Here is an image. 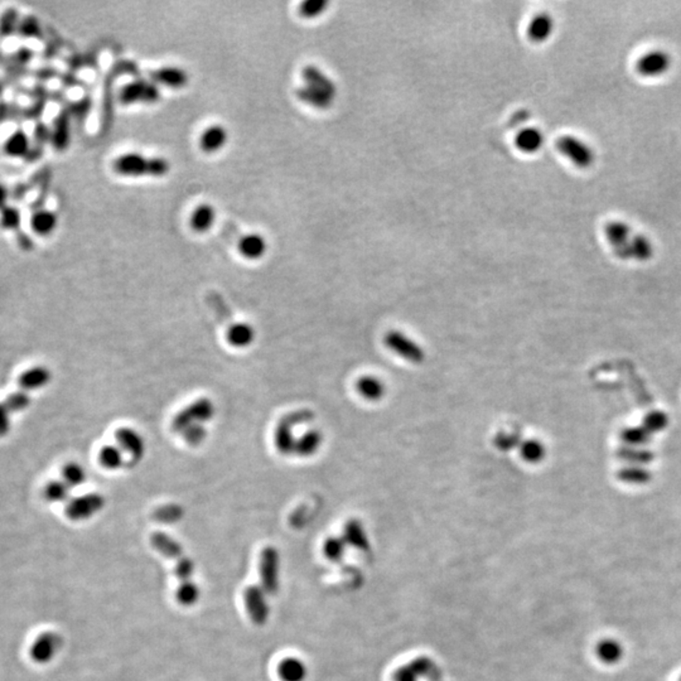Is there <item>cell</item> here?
I'll return each mask as SVG.
<instances>
[{
  "label": "cell",
  "instance_id": "obj_18",
  "mask_svg": "<svg viewBox=\"0 0 681 681\" xmlns=\"http://www.w3.org/2000/svg\"><path fill=\"white\" fill-rule=\"evenodd\" d=\"M52 373L48 368L33 366L28 368L19 376V386L24 391L39 390L50 384Z\"/></svg>",
  "mask_w": 681,
  "mask_h": 681
},
{
  "label": "cell",
  "instance_id": "obj_42",
  "mask_svg": "<svg viewBox=\"0 0 681 681\" xmlns=\"http://www.w3.org/2000/svg\"><path fill=\"white\" fill-rule=\"evenodd\" d=\"M182 437L187 442V445L197 447L202 445L207 438V429L202 424H194L192 427H189Z\"/></svg>",
  "mask_w": 681,
  "mask_h": 681
},
{
  "label": "cell",
  "instance_id": "obj_24",
  "mask_svg": "<svg viewBox=\"0 0 681 681\" xmlns=\"http://www.w3.org/2000/svg\"><path fill=\"white\" fill-rule=\"evenodd\" d=\"M554 31V19L548 13H539L529 24V37L534 42H544Z\"/></svg>",
  "mask_w": 681,
  "mask_h": 681
},
{
  "label": "cell",
  "instance_id": "obj_22",
  "mask_svg": "<svg viewBox=\"0 0 681 681\" xmlns=\"http://www.w3.org/2000/svg\"><path fill=\"white\" fill-rule=\"evenodd\" d=\"M216 209L211 204H198L189 217V225L194 232L204 234L212 229L216 221Z\"/></svg>",
  "mask_w": 681,
  "mask_h": 681
},
{
  "label": "cell",
  "instance_id": "obj_45",
  "mask_svg": "<svg viewBox=\"0 0 681 681\" xmlns=\"http://www.w3.org/2000/svg\"><path fill=\"white\" fill-rule=\"evenodd\" d=\"M90 108H91L90 98H83V99L78 100L76 103L67 106L71 116H76L77 119H80V120H83V119H85V116H88Z\"/></svg>",
  "mask_w": 681,
  "mask_h": 681
},
{
  "label": "cell",
  "instance_id": "obj_36",
  "mask_svg": "<svg viewBox=\"0 0 681 681\" xmlns=\"http://www.w3.org/2000/svg\"><path fill=\"white\" fill-rule=\"evenodd\" d=\"M176 598L178 603H181L182 605L191 607L194 603H197L199 599V588L192 581L181 582L177 588Z\"/></svg>",
  "mask_w": 681,
  "mask_h": 681
},
{
  "label": "cell",
  "instance_id": "obj_54",
  "mask_svg": "<svg viewBox=\"0 0 681 681\" xmlns=\"http://www.w3.org/2000/svg\"><path fill=\"white\" fill-rule=\"evenodd\" d=\"M0 95H1V86H0Z\"/></svg>",
  "mask_w": 681,
  "mask_h": 681
},
{
  "label": "cell",
  "instance_id": "obj_7",
  "mask_svg": "<svg viewBox=\"0 0 681 681\" xmlns=\"http://www.w3.org/2000/svg\"><path fill=\"white\" fill-rule=\"evenodd\" d=\"M556 148L579 168H588L593 165L596 158L593 149L579 137L573 135L559 137L556 140Z\"/></svg>",
  "mask_w": 681,
  "mask_h": 681
},
{
  "label": "cell",
  "instance_id": "obj_19",
  "mask_svg": "<svg viewBox=\"0 0 681 681\" xmlns=\"http://www.w3.org/2000/svg\"><path fill=\"white\" fill-rule=\"evenodd\" d=\"M57 225H58L57 214L47 209H36L29 219L31 229L38 236H48L57 229Z\"/></svg>",
  "mask_w": 681,
  "mask_h": 681
},
{
  "label": "cell",
  "instance_id": "obj_14",
  "mask_svg": "<svg viewBox=\"0 0 681 681\" xmlns=\"http://www.w3.org/2000/svg\"><path fill=\"white\" fill-rule=\"evenodd\" d=\"M150 80L158 86L180 90L187 86L189 76L181 67L163 66L150 72Z\"/></svg>",
  "mask_w": 681,
  "mask_h": 681
},
{
  "label": "cell",
  "instance_id": "obj_16",
  "mask_svg": "<svg viewBox=\"0 0 681 681\" xmlns=\"http://www.w3.org/2000/svg\"><path fill=\"white\" fill-rule=\"evenodd\" d=\"M239 253L247 260H260L268 251V242L261 234L250 232L237 242Z\"/></svg>",
  "mask_w": 681,
  "mask_h": 681
},
{
  "label": "cell",
  "instance_id": "obj_35",
  "mask_svg": "<svg viewBox=\"0 0 681 681\" xmlns=\"http://www.w3.org/2000/svg\"><path fill=\"white\" fill-rule=\"evenodd\" d=\"M21 17L16 8H6L0 14V37L6 38L14 32H17Z\"/></svg>",
  "mask_w": 681,
  "mask_h": 681
},
{
  "label": "cell",
  "instance_id": "obj_25",
  "mask_svg": "<svg viewBox=\"0 0 681 681\" xmlns=\"http://www.w3.org/2000/svg\"><path fill=\"white\" fill-rule=\"evenodd\" d=\"M256 333L251 324L240 322L231 326L227 331V340L231 346L236 348H246L255 340Z\"/></svg>",
  "mask_w": 681,
  "mask_h": 681
},
{
  "label": "cell",
  "instance_id": "obj_34",
  "mask_svg": "<svg viewBox=\"0 0 681 681\" xmlns=\"http://www.w3.org/2000/svg\"><path fill=\"white\" fill-rule=\"evenodd\" d=\"M22 225V214L16 206L6 204V207L0 209V226L4 230L17 231L21 230Z\"/></svg>",
  "mask_w": 681,
  "mask_h": 681
},
{
  "label": "cell",
  "instance_id": "obj_44",
  "mask_svg": "<svg viewBox=\"0 0 681 681\" xmlns=\"http://www.w3.org/2000/svg\"><path fill=\"white\" fill-rule=\"evenodd\" d=\"M193 571H194V563H193L192 559H189L187 556H182L181 559L177 561L176 566H175V576L181 582L191 581Z\"/></svg>",
  "mask_w": 681,
  "mask_h": 681
},
{
  "label": "cell",
  "instance_id": "obj_47",
  "mask_svg": "<svg viewBox=\"0 0 681 681\" xmlns=\"http://www.w3.org/2000/svg\"><path fill=\"white\" fill-rule=\"evenodd\" d=\"M11 412L8 410L6 404L0 402V438L6 437L11 430Z\"/></svg>",
  "mask_w": 681,
  "mask_h": 681
},
{
  "label": "cell",
  "instance_id": "obj_39",
  "mask_svg": "<svg viewBox=\"0 0 681 681\" xmlns=\"http://www.w3.org/2000/svg\"><path fill=\"white\" fill-rule=\"evenodd\" d=\"M345 538H346L347 543L353 545V546H365L366 543H368V539H366V534L363 531V526L361 524H358L356 521L348 522L345 528Z\"/></svg>",
  "mask_w": 681,
  "mask_h": 681
},
{
  "label": "cell",
  "instance_id": "obj_21",
  "mask_svg": "<svg viewBox=\"0 0 681 681\" xmlns=\"http://www.w3.org/2000/svg\"><path fill=\"white\" fill-rule=\"evenodd\" d=\"M32 148V140L22 129H18L6 137L3 152L11 158H27Z\"/></svg>",
  "mask_w": 681,
  "mask_h": 681
},
{
  "label": "cell",
  "instance_id": "obj_17",
  "mask_svg": "<svg viewBox=\"0 0 681 681\" xmlns=\"http://www.w3.org/2000/svg\"><path fill=\"white\" fill-rule=\"evenodd\" d=\"M229 142V132L224 125L214 124L204 129L199 137V148L204 153H217Z\"/></svg>",
  "mask_w": 681,
  "mask_h": 681
},
{
  "label": "cell",
  "instance_id": "obj_3",
  "mask_svg": "<svg viewBox=\"0 0 681 681\" xmlns=\"http://www.w3.org/2000/svg\"><path fill=\"white\" fill-rule=\"evenodd\" d=\"M216 414V407L214 401L209 400L207 397H201L198 400L193 401L188 407L182 409L181 412H177L176 415L172 419V430L176 435H182L189 427L194 424H202L204 425L212 420V417Z\"/></svg>",
  "mask_w": 681,
  "mask_h": 681
},
{
  "label": "cell",
  "instance_id": "obj_49",
  "mask_svg": "<svg viewBox=\"0 0 681 681\" xmlns=\"http://www.w3.org/2000/svg\"><path fill=\"white\" fill-rule=\"evenodd\" d=\"M517 438L514 435H497V438L494 440L496 445L502 449V451H507V449H511L514 448L515 445H516Z\"/></svg>",
  "mask_w": 681,
  "mask_h": 681
},
{
  "label": "cell",
  "instance_id": "obj_2",
  "mask_svg": "<svg viewBox=\"0 0 681 681\" xmlns=\"http://www.w3.org/2000/svg\"><path fill=\"white\" fill-rule=\"evenodd\" d=\"M113 170L119 176L160 178L170 173V160L162 157H145L142 153L121 154L113 162Z\"/></svg>",
  "mask_w": 681,
  "mask_h": 681
},
{
  "label": "cell",
  "instance_id": "obj_52",
  "mask_svg": "<svg viewBox=\"0 0 681 681\" xmlns=\"http://www.w3.org/2000/svg\"><path fill=\"white\" fill-rule=\"evenodd\" d=\"M9 198H11V191L3 183H0V209L6 207Z\"/></svg>",
  "mask_w": 681,
  "mask_h": 681
},
{
  "label": "cell",
  "instance_id": "obj_4",
  "mask_svg": "<svg viewBox=\"0 0 681 681\" xmlns=\"http://www.w3.org/2000/svg\"><path fill=\"white\" fill-rule=\"evenodd\" d=\"M160 86L150 78H137L121 88L119 99L123 105H152L160 101Z\"/></svg>",
  "mask_w": 681,
  "mask_h": 681
},
{
  "label": "cell",
  "instance_id": "obj_11",
  "mask_svg": "<svg viewBox=\"0 0 681 681\" xmlns=\"http://www.w3.org/2000/svg\"><path fill=\"white\" fill-rule=\"evenodd\" d=\"M607 241L613 247V251L618 258L631 259L630 242L632 239V230L623 221H610L605 226Z\"/></svg>",
  "mask_w": 681,
  "mask_h": 681
},
{
  "label": "cell",
  "instance_id": "obj_15",
  "mask_svg": "<svg viewBox=\"0 0 681 681\" xmlns=\"http://www.w3.org/2000/svg\"><path fill=\"white\" fill-rule=\"evenodd\" d=\"M71 142V114L68 109H63L58 113L53 121V128L51 129V143L53 148L58 152H63L68 148Z\"/></svg>",
  "mask_w": 681,
  "mask_h": 681
},
{
  "label": "cell",
  "instance_id": "obj_30",
  "mask_svg": "<svg viewBox=\"0 0 681 681\" xmlns=\"http://www.w3.org/2000/svg\"><path fill=\"white\" fill-rule=\"evenodd\" d=\"M99 461L103 467L109 471H116L124 466V452L118 445H105L99 453Z\"/></svg>",
  "mask_w": 681,
  "mask_h": 681
},
{
  "label": "cell",
  "instance_id": "obj_32",
  "mask_svg": "<svg viewBox=\"0 0 681 681\" xmlns=\"http://www.w3.org/2000/svg\"><path fill=\"white\" fill-rule=\"evenodd\" d=\"M44 499L52 504L68 502L71 500V489L62 479L61 481H51L46 484L43 491Z\"/></svg>",
  "mask_w": 681,
  "mask_h": 681
},
{
  "label": "cell",
  "instance_id": "obj_12",
  "mask_svg": "<svg viewBox=\"0 0 681 681\" xmlns=\"http://www.w3.org/2000/svg\"><path fill=\"white\" fill-rule=\"evenodd\" d=\"M385 343L391 351L395 352L397 356L405 358L410 363H422L425 358L423 348L400 332L388 333L385 337Z\"/></svg>",
  "mask_w": 681,
  "mask_h": 681
},
{
  "label": "cell",
  "instance_id": "obj_8",
  "mask_svg": "<svg viewBox=\"0 0 681 681\" xmlns=\"http://www.w3.org/2000/svg\"><path fill=\"white\" fill-rule=\"evenodd\" d=\"M62 648V638L55 631H43L34 638L29 648V657L38 665L48 664Z\"/></svg>",
  "mask_w": 681,
  "mask_h": 681
},
{
  "label": "cell",
  "instance_id": "obj_37",
  "mask_svg": "<svg viewBox=\"0 0 681 681\" xmlns=\"http://www.w3.org/2000/svg\"><path fill=\"white\" fill-rule=\"evenodd\" d=\"M520 454L529 463H538L544 459L545 447L539 440H525L520 445Z\"/></svg>",
  "mask_w": 681,
  "mask_h": 681
},
{
  "label": "cell",
  "instance_id": "obj_13",
  "mask_svg": "<svg viewBox=\"0 0 681 681\" xmlns=\"http://www.w3.org/2000/svg\"><path fill=\"white\" fill-rule=\"evenodd\" d=\"M115 440L121 451L127 453L132 463L143 459L147 445L143 437L132 428H120L115 432Z\"/></svg>",
  "mask_w": 681,
  "mask_h": 681
},
{
  "label": "cell",
  "instance_id": "obj_27",
  "mask_svg": "<svg viewBox=\"0 0 681 681\" xmlns=\"http://www.w3.org/2000/svg\"><path fill=\"white\" fill-rule=\"evenodd\" d=\"M517 148L524 153H535L544 144V135L536 128H525L516 135Z\"/></svg>",
  "mask_w": 681,
  "mask_h": 681
},
{
  "label": "cell",
  "instance_id": "obj_51",
  "mask_svg": "<svg viewBox=\"0 0 681 681\" xmlns=\"http://www.w3.org/2000/svg\"><path fill=\"white\" fill-rule=\"evenodd\" d=\"M16 235H17L18 245H19V247H21L22 250L28 251V250H32V249H33V240L31 239V236H29L28 234L19 230L16 232Z\"/></svg>",
  "mask_w": 681,
  "mask_h": 681
},
{
  "label": "cell",
  "instance_id": "obj_40",
  "mask_svg": "<svg viewBox=\"0 0 681 681\" xmlns=\"http://www.w3.org/2000/svg\"><path fill=\"white\" fill-rule=\"evenodd\" d=\"M4 404L11 412H23L31 405V396L27 391H16L6 397Z\"/></svg>",
  "mask_w": 681,
  "mask_h": 681
},
{
  "label": "cell",
  "instance_id": "obj_31",
  "mask_svg": "<svg viewBox=\"0 0 681 681\" xmlns=\"http://www.w3.org/2000/svg\"><path fill=\"white\" fill-rule=\"evenodd\" d=\"M88 474L85 468L77 462H68L62 468V481L70 487H80L86 481Z\"/></svg>",
  "mask_w": 681,
  "mask_h": 681
},
{
  "label": "cell",
  "instance_id": "obj_26",
  "mask_svg": "<svg viewBox=\"0 0 681 681\" xmlns=\"http://www.w3.org/2000/svg\"><path fill=\"white\" fill-rule=\"evenodd\" d=\"M278 675L281 681H304L307 677V667L301 659L286 657L278 665Z\"/></svg>",
  "mask_w": 681,
  "mask_h": 681
},
{
  "label": "cell",
  "instance_id": "obj_50",
  "mask_svg": "<svg viewBox=\"0 0 681 681\" xmlns=\"http://www.w3.org/2000/svg\"><path fill=\"white\" fill-rule=\"evenodd\" d=\"M33 57V51L28 47H21L16 51V55H14V61L21 63V65H26L29 61L32 60Z\"/></svg>",
  "mask_w": 681,
  "mask_h": 681
},
{
  "label": "cell",
  "instance_id": "obj_9",
  "mask_svg": "<svg viewBox=\"0 0 681 681\" xmlns=\"http://www.w3.org/2000/svg\"><path fill=\"white\" fill-rule=\"evenodd\" d=\"M244 603L247 615L256 626H263L269 618L266 593L260 586H250L244 591Z\"/></svg>",
  "mask_w": 681,
  "mask_h": 681
},
{
  "label": "cell",
  "instance_id": "obj_41",
  "mask_svg": "<svg viewBox=\"0 0 681 681\" xmlns=\"http://www.w3.org/2000/svg\"><path fill=\"white\" fill-rule=\"evenodd\" d=\"M330 3L327 0H306L299 6V14L303 18H316L323 14Z\"/></svg>",
  "mask_w": 681,
  "mask_h": 681
},
{
  "label": "cell",
  "instance_id": "obj_23",
  "mask_svg": "<svg viewBox=\"0 0 681 681\" xmlns=\"http://www.w3.org/2000/svg\"><path fill=\"white\" fill-rule=\"evenodd\" d=\"M297 440L298 438H296V435L293 433V427L286 423L284 420H281L274 432V445L276 451L283 456L296 454Z\"/></svg>",
  "mask_w": 681,
  "mask_h": 681
},
{
  "label": "cell",
  "instance_id": "obj_28",
  "mask_svg": "<svg viewBox=\"0 0 681 681\" xmlns=\"http://www.w3.org/2000/svg\"><path fill=\"white\" fill-rule=\"evenodd\" d=\"M323 442V435L317 429H309L297 440L296 454L299 457H312L319 451Z\"/></svg>",
  "mask_w": 681,
  "mask_h": 681
},
{
  "label": "cell",
  "instance_id": "obj_43",
  "mask_svg": "<svg viewBox=\"0 0 681 681\" xmlns=\"http://www.w3.org/2000/svg\"><path fill=\"white\" fill-rule=\"evenodd\" d=\"M345 550V541L342 539L330 538L324 541L323 553L330 561H340Z\"/></svg>",
  "mask_w": 681,
  "mask_h": 681
},
{
  "label": "cell",
  "instance_id": "obj_5",
  "mask_svg": "<svg viewBox=\"0 0 681 681\" xmlns=\"http://www.w3.org/2000/svg\"><path fill=\"white\" fill-rule=\"evenodd\" d=\"M105 499L103 494L98 492L78 496L67 502L65 507L66 516L72 521H85L104 509Z\"/></svg>",
  "mask_w": 681,
  "mask_h": 681
},
{
  "label": "cell",
  "instance_id": "obj_20",
  "mask_svg": "<svg viewBox=\"0 0 681 681\" xmlns=\"http://www.w3.org/2000/svg\"><path fill=\"white\" fill-rule=\"evenodd\" d=\"M150 544L167 559L177 561L183 556L182 545L177 541L176 539L172 538L163 531H155L152 534Z\"/></svg>",
  "mask_w": 681,
  "mask_h": 681
},
{
  "label": "cell",
  "instance_id": "obj_1",
  "mask_svg": "<svg viewBox=\"0 0 681 681\" xmlns=\"http://www.w3.org/2000/svg\"><path fill=\"white\" fill-rule=\"evenodd\" d=\"M304 85L297 88L298 99L317 109H327L333 104L337 86L319 67L308 65L302 70Z\"/></svg>",
  "mask_w": 681,
  "mask_h": 681
},
{
  "label": "cell",
  "instance_id": "obj_33",
  "mask_svg": "<svg viewBox=\"0 0 681 681\" xmlns=\"http://www.w3.org/2000/svg\"><path fill=\"white\" fill-rule=\"evenodd\" d=\"M630 254L631 259L636 260H648L654 254V246L653 242L648 240V237L643 235H632L631 242H630Z\"/></svg>",
  "mask_w": 681,
  "mask_h": 681
},
{
  "label": "cell",
  "instance_id": "obj_48",
  "mask_svg": "<svg viewBox=\"0 0 681 681\" xmlns=\"http://www.w3.org/2000/svg\"><path fill=\"white\" fill-rule=\"evenodd\" d=\"M34 183H21L18 184L17 187L14 188L11 192V198L13 201H22L23 198L27 196L28 193L31 192L33 189Z\"/></svg>",
  "mask_w": 681,
  "mask_h": 681
},
{
  "label": "cell",
  "instance_id": "obj_29",
  "mask_svg": "<svg viewBox=\"0 0 681 681\" xmlns=\"http://www.w3.org/2000/svg\"><path fill=\"white\" fill-rule=\"evenodd\" d=\"M356 388H358V394L366 400L378 401L383 399L385 395L384 383L374 376L361 378L358 380Z\"/></svg>",
  "mask_w": 681,
  "mask_h": 681
},
{
  "label": "cell",
  "instance_id": "obj_10",
  "mask_svg": "<svg viewBox=\"0 0 681 681\" xmlns=\"http://www.w3.org/2000/svg\"><path fill=\"white\" fill-rule=\"evenodd\" d=\"M671 56L664 50H653L636 62V71L643 77H660L670 70Z\"/></svg>",
  "mask_w": 681,
  "mask_h": 681
},
{
  "label": "cell",
  "instance_id": "obj_46",
  "mask_svg": "<svg viewBox=\"0 0 681 681\" xmlns=\"http://www.w3.org/2000/svg\"><path fill=\"white\" fill-rule=\"evenodd\" d=\"M313 417V412H308V410H302V412L288 414V415L283 417L281 420H284V422L289 424L291 427H294V425H297V424L308 423V422H311Z\"/></svg>",
  "mask_w": 681,
  "mask_h": 681
},
{
  "label": "cell",
  "instance_id": "obj_38",
  "mask_svg": "<svg viewBox=\"0 0 681 681\" xmlns=\"http://www.w3.org/2000/svg\"><path fill=\"white\" fill-rule=\"evenodd\" d=\"M17 32L22 38L36 39L42 37V27L38 19L33 16H24L21 18Z\"/></svg>",
  "mask_w": 681,
  "mask_h": 681
},
{
  "label": "cell",
  "instance_id": "obj_6",
  "mask_svg": "<svg viewBox=\"0 0 681 681\" xmlns=\"http://www.w3.org/2000/svg\"><path fill=\"white\" fill-rule=\"evenodd\" d=\"M260 587L266 594H275L279 588V554L273 546H266L259 559Z\"/></svg>",
  "mask_w": 681,
  "mask_h": 681
},
{
  "label": "cell",
  "instance_id": "obj_53",
  "mask_svg": "<svg viewBox=\"0 0 681 681\" xmlns=\"http://www.w3.org/2000/svg\"><path fill=\"white\" fill-rule=\"evenodd\" d=\"M8 113H9L8 106H6V104H0V121L3 120L4 118H6Z\"/></svg>",
  "mask_w": 681,
  "mask_h": 681
}]
</instances>
